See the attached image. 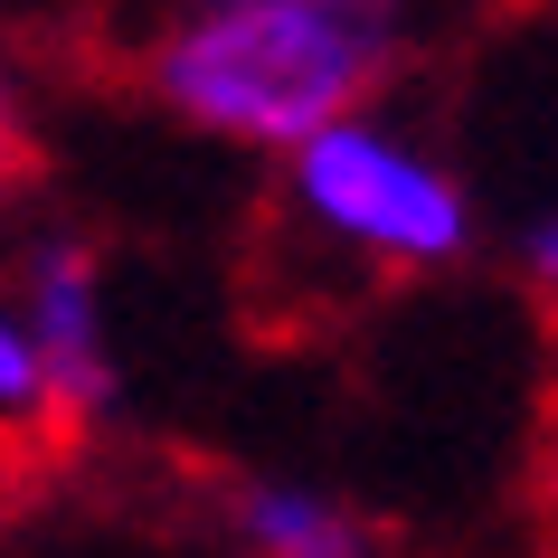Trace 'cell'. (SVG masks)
<instances>
[{"mask_svg":"<svg viewBox=\"0 0 558 558\" xmlns=\"http://www.w3.org/2000/svg\"><path fill=\"white\" fill-rule=\"evenodd\" d=\"M426 0H171L151 95L190 133L284 161L303 133L379 105Z\"/></svg>","mask_w":558,"mask_h":558,"instance_id":"6da1fadb","label":"cell"},{"mask_svg":"<svg viewBox=\"0 0 558 558\" xmlns=\"http://www.w3.org/2000/svg\"><path fill=\"white\" fill-rule=\"evenodd\" d=\"M275 171H284V218L360 275H445L483 236L464 161L379 105L303 133Z\"/></svg>","mask_w":558,"mask_h":558,"instance_id":"7a4b0ae2","label":"cell"},{"mask_svg":"<svg viewBox=\"0 0 558 558\" xmlns=\"http://www.w3.org/2000/svg\"><path fill=\"white\" fill-rule=\"evenodd\" d=\"M10 313L29 323L38 360H48V388H58V426H86L123 398V351H114V303H105V265H95L86 236H29L20 265H10Z\"/></svg>","mask_w":558,"mask_h":558,"instance_id":"3957f363","label":"cell"},{"mask_svg":"<svg viewBox=\"0 0 558 558\" xmlns=\"http://www.w3.org/2000/svg\"><path fill=\"white\" fill-rule=\"evenodd\" d=\"M228 549L236 558H388L379 521L313 473H246L228 493Z\"/></svg>","mask_w":558,"mask_h":558,"instance_id":"277c9868","label":"cell"},{"mask_svg":"<svg viewBox=\"0 0 558 558\" xmlns=\"http://www.w3.org/2000/svg\"><path fill=\"white\" fill-rule=\"evenodd\" d=\"M38 426H58V388H48V360H38L29 323L0 294V436H38Z\"/></svg>","mask_w":558,"mask_h":558,"instance_id":"5b68a950","label":"cell"},{"mask_svg":"<svg viewBox=\"0 0 558 558\" xmlns=\"http://www.w3.org/2000/svg\"><path fill=\"white\" fill-rule=\"evenodd\" d=\"M521 275H530V294L558 313V190L521 218Z\"/></svg>","mask_w":558,"mask_h":558,"instance_id":"8992f818","label":"cell"},{"mask_svg":"<svg viewBox=\"0 0 558 558\" xmlns=\"http://www.w3.org/2000/svg\"><path fill=\"white\" fill-rule=\"evenodd\" d=\"M20 190V86H10V66H0V208Z\"/></svg>","mask_w":558,"mask_h":558,"instance_id":"52a82bcc","label":"cell"}]
</instances>
